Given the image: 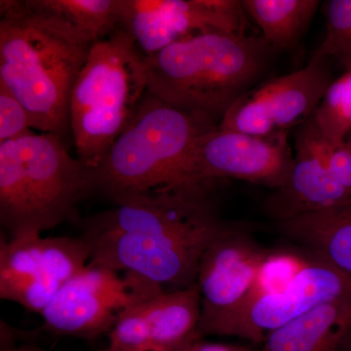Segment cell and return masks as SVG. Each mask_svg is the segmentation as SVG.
<instances>
[{
  "instance_id": "cell-1",
  "label": "cell",
  "mask_w": 351,
  "mask_h": 351,
  "mask_svg": "<svg viewBox=\"0 0 351 351\" xmlns=\"http://www.w3.org/2000/svg\"><path fill=\"white\" fill-rule=\"evenodd\" d=\"M94 43L40 0L0 1V83L27 110L32 129L64 140L71 91Z\"/></svg>"
},
{
  "instance_id": "cell-2",
  "label": "cell",
  "mask_w": 351,
  "mask_h": 351,
  "mask_svg": "<svg viewBox=\"0 0 351 351\" xmlns=\"http://www.w3.org/2000/svg\"><path fill=\"white\" fill-rule=\"evenodd\" d=\"M218 182H189L149 199L114 205L89 217L84 232L112 233L113 246L154 276L193 274L215 240L241 226L219 215Z\"/></svg>"
},
{
  "instance_id": "cell-3",
  "label": "cell",
  "mask_w": 351,
  "mask_h": 351,
  "mask_svg": "<svg viewBox=\"0 0 351 351\" xmlns=\"http://www.w3.org/2000/svg\"><path fill=\"white\" fill-rule=\"evenodd\" d=\"M218 128L208 115L178 110L147 91L130 124L94 170L95 191L122 205L197 182L191 175L196 147Z\"/></svg>"
},
{
  "instance_id": "cell-4",
  "label": "cell",
  "mask_w": 351,
  "mask_h": 351,
  "mask_svg": "<svg viewBox=\"0 0 351 351\" xmlns=\"http://www.w3.org/2000/svg\"><path fill=\"white\" fill-rule=\"evenodd\" d=\"M271 49L263 36L196 34L145 58L147 91L171 107L221 121L263 75Z\"/></svg>"
},
{
  "instance_id": "cell-5",
  "label": "cell",
  "mask_w": 351,
  "mask_h": 351,
  "mask_svg": "<svg viewBox=\"0 0 351 351\" xmlns=\"http://www.w3.org/2000/svg\"><path fill=\"white\" fill-rule=\"evenodd\" d=\"M94 191V170L59 136L32 131L0 143V223L10 239L75 219L78 203Z\"/></svg>"
},
{
  "instance_id": "cell-6",
  "label": "cell",
  "mask_w": 351,
  "mask_h": 351,
  "mask_svg": "<svg viewBox=\"0 0 351 351\" xmlns=\"http://www.w3.org/2000/svg\"><path fill=\"white\" fill-rule=\"evenodd\" d=\"M147 93L145 58L121 27L94 43L69 101L77 158L96 169Z\"/></svg>"
},
{
  "instance_id": "cell-7",
  "label": "cell",
  "mask_w": 351,
  "mask_h": 351,
  "mask_svg": "<svg viewBox=\"0 0 351 351\" xmlns=\"http://www.w3.org/2000/svg\"><path fill=\"white\" fill-rule=\"evenodd\" d=\"M164 292L158 284L90 261L62 286L40 314L44 328L61 336L93 341L108 335L120 315Z\"/></svg>"
},
{
  "instance_id": "cell-8",
  "label": "cell",
  "mask_w": 351,
  "mask_h": 351,
  "mask_svg": "<svg viewBox=\"0 0 351 351\" xmlns=\"http://www.w3.org/2000/svg\"><path fill=\"white\" fill-rule=\"evenodd\" d=\"M331 60L272 78L240 97L219 123L221 130L267 138L311 119L332 83Z\"/></svg>"
},
{
  "instance_id": "cell-9",
  "label": "cell",
  "mask_w": 351,
  "mask_h": 351,
  "mask_svg": "<svg viewBox=\"0 0 351 351\" xmlns=\"http://www.w3.org/2000/svg\"><path fill=\"white\" fill-rule=\"evenodd\" d=\"M309 256L281 290L254 298L226 318L214 336L237 337L262 345L267 335L319 304L351 299V274Z\"/></svg>"
},
{
  "instance_id": "cell-10",
  "label": "cell",
  "mask_w": 351,
  "mask_h": 351,
  "mask_svg": "<svg viewBox=\"0 0 351 351\" xmlns=\"http://www.w3.org/2000/svg\"><path fill=\"white\" fill-rule=\"evenodd\" d=\"M243 12L233 0H120L119 27L145 58L205 32L245 34Z\"/></svg>"
},
{
  "instance_id": "cell-11",
  "label": "cell",
  "mask_w": 351,
  "mask_h": 351,
  "mask_svg": "<svg viewBox=\"0 0 351 351\" xmlns=\"http://www.w3.org/2000/svg\"><path fill=\"white\" fill-rule=\"evenodd\" d=\"M270 251L249 234L247 226L215 240L203 254L197 283L201 297L198 336H214L247 299Z\"/></svg>"
},
{
  "instance_id": "cell-12",
  "label": "cell",
  "mask_w": 351,
  "mask_h": 351,
  "mask_svg": "<svg viewBox=\"0 0 351 351\" xmlns=\"http://www.w3.org/2000/svg\"><path fill=\"white\" fill-rule=\"evenodd\" d=\"M293 161L288 132L260 138L218 128L201 138L191 175L195 181L241 180L274 191L287 182Z\"/></svg>"
},
{
  "instance_id": "cell-13",
  "label": "cell",
  "mask_w": 351,
  "mask_h": 351,
  "mask_svg": "<svg viewBox=\"0 0 351 351\" xmlns=\"http://www.w3.org/2000/svg\"><path fill=\"white\" fill-rule=\"evenodd\" d=\"M313 117L295 132V154L287 182L274 189L265 210L276 223L302 215L351 206V195L332 174L330 152Z\"/></svg>"
},
{
  "instance_id": "cell-14",
  "label": "cell",
  "mask_w": 351,
  "mask_h": 351,
  "mask_svg": "<svg viewBox=\"0 0 351 351\" xmlns=\"http://www.w3.org/2000/svg\"><path fill=\"white\" fill-rule=\"evenodd\" d=\"M40 233L0 241V298L41 314L62 288L44 262Z\"/></svg>"
},
{
  "instance_id": "cell-15",
  "label": "cell",
  "mask_w": 351,
  "mask_h": 351,
  "mask_svg": "<svg viewBox=\"0 0 351 351\" xmlns=\"http://www.w3.org/2000/svg\"><path fill=\"white\" fill-rule=\"evenodd\" d=\"M351 330V299L325 302L267 335L261 351H338Z\"/></svg>"
},
{
  "instance_id": "cell-16",
  "label": "cell",
  "mask_w": 351,
  "mask_h": 351,
  "mask_svg": "<svg viewBox=\"0 0 351 351\" xmlns=\"http://www.w3.org/2000/svg\"><path fill=\"white\" fill-rule=\"evenodd\" d=\"M276 223L284 237L304 247L308 255L351 274V206Z\"/></svg>"
},
{
  "instance_id": "cell-17",
  "label": "cell",
  "mask_w": 351,
  "mask_h": 351,
  "mask_svg": "<svg viewBox=\"0 0 351 351\" xmlns=\"http://www.w3.org/2000/svg\"><path fill=\"white\" fill-rule=\"evenodd\" d=\"M152 351H176L201 339V297L197 283L164 291L145 302Z\"/></svg>"
},
{
  "instance_id": "cell-18",
  "label": "cell",
  "mask_w": 351,
  "mask_h": 351,
  "mask_svg": "<svg viewBox=\"0 0 351 351\" xmlns=\"http://www.w3.org/2000/svg\"><path fill=\"white\" fill-rule=\"evenodd\" d=\"M321 2L317 0H244L249 14L274 49H291L299 43Z\"/></svg>"
},
{
  "instance_id": "cell-19",
  "label": "cell",
  "mask_w": 351,
  "mask_h": 351,
  "mask_svg": "<svg viewBox=\"0 0 351 351\" xmlns=\"http://www.w3.org/2000/svg\"><path fill=\"white\" fill-rule=\"evenodd\" d=\"M46 8L60 14L95 43L107 38L119 27L120 0H40Z\"/></svg>"
},
{
  "instance_id": "cell-20",
  "label": "cell",
  "mask_w": 351,
  "mask_h": 351,
  "mask_svg": "<svg viewBox=\"0 0 351 351\" xmlns=\"http://www.w3.org/2000/svg\"><path fill=\"white\" fill-rule=\"evenodd\" d=\"M313 119L332 147L345 144L351 131V71L332 82Z\"/></svg>"
},
{
  "instance_id": "cell-21",
  "label": "cell",
  "mask_w": 351,
  "mask_h": 351,
  "mask_svg": "<svg viewBox=\"0 0 351 351\" xmlns=\"http://www.w3.org/2000/svg\"><path fill=\"white\" fill-rule=\"evenodd\" d=\"M145 302L130 307L120 315L108 334V351H152Z\"/></svg>"
},
{
  "instance_id": "cell-22",
  "label": "cell",
  "mask_w": 351,
  "mask_h": 351,
  "mask_svg": "<svg viewBox=\"0 0 351 351\" xmlns=\"http://www.w3.org/2000/svg\"><path fill=\"white\" fill-rule=\"evenodd\" d=\"M32 120L22 103L0 83V143L17 140L32 132Z\"/></svg>"
},
{
  "instance_id": "cell-23",
  "label": "cell",
  "mask_w": 351,
  "mask_h": 351,
  "mask_svg": "<svg viewBox=\"0 0 351 351\" xmlns=\"http://www.w3.org/2000/svg\"><path fill=\"white\" fill-rule=\"evenodd\" d=\"M182 348L184 351H253L251 348L246 346L208 343L202 339H195Z\"/></svg>"
},
{
  "instance_id": "cell-24",
  "label": "cell",
  "mask_w": 351,
  "mask_h": 351,
  "mask_svg": "<svg viewBox=\"0 0 351 351\" xmlns=\"http://www.w3.org/2000/svg\"><path fill=\"white\" fill-rule=\"evenodd\" d=\"M1 351H45L34 346H20V348H4Z\"/></svg>"
},
{
  "instance_id": "cell-25",
  "label": "cell",
  "mask_w": 351,
  "mask_h": 351,
  "mask_svg": "<svg viewBox=\"0 0 351 351\" xmlns=\"http://www.w3.org/2000/svg\"><path fill=\"white\" fill-rule=\"evenodd\" d=\"M338 351H351V330L348 332V336L346 337V339H343Z\"/></svg>"
},
{
  "instance_id": "cell-26",
  "label": "cell",
  "mask_w": 351,
  "mask_h": 351,
  "mask_svg": "<svg viewBox=\"0 0 351 351\" xmlns=\"http://www.w3.org/2000/svg\"><path fill=\"white\" fill-rule=\"evenodd\" d=\"M345 144L348 145V149H350L351 151V131L350 132V134L346 136Z\"/></svg>"
},
{
  "instance_id": "cell-27",
  "label": "cell",
  "mask_w": 351,
  "mask_h": 351,
  "mask_svg": "<svg viewBox=\"0 0 351 351\" xmlns=\"http://www.w3.org/2000/svg\"><path fill=\"white\" fill-rule=\"evenodd\" d=\"M176 351H184V348H180V350H176Z\"/></svg>"
},
{
  "instance_id": "cell-28",
  "label": "cell",
  "mask_w": 351,
  "mask_h": 351,
  "mask_svg": "<svg viewBox=\"0 0 351 351\" xmlns=\"http://www.w3.org/2000/svg\"><path fill=\"white\" fill-rule=\"evenodd\" d=\"M103 351H108V350H107V348H106V350H103Z\"/></svg>"
}]
</instances>
